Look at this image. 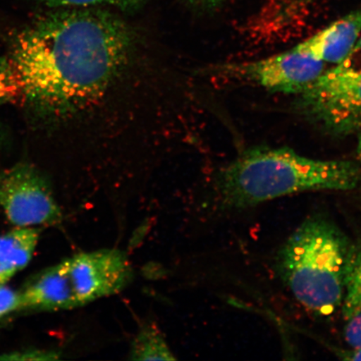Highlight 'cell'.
<instances>
[{"instance_id":"obj_1","label":"cell","mask_w":361,"mask_h":361,"mask_svg":"<svg viewBox=\"0 0 361 361\" xmlns=\"http://www.w3.org/2000/svg\"><path fill=\"white\" fill-rule=\"evenodd\" d=\"M135 35L92 7L47 13L17 35L11 64L20 97L45 116H67L105 96L128 66Z\"/></svg>"},{"instance_id":"obj_2","label":"cell","mask_w":361,"mask_h":361,"mask_svg":"<svg viewBox=\"0 0 361 361\" xmlns=\"http://www.w3.org/2000/svg\"><path fill=\"white\" fill-rule=\"evenodd\" d=\"M360 182L356 162L313 159L288 147L268 146L242 152L218 180L224 204L236 209L298 192L351 190Z\"/></svg>"},{"instance_id":"obj_3","label":"cell","mask_w":361,"mask_h":361,"mask_svg":"<svg viewBox=\"0 0 361 361\" xmlns=\"http://www.w3.org/2000/svg\"><path fill=\"white\" fill-rule=\"evenodd\" d=\"M351 243L331 220L315 215L302 223L279 251L278 273L310 312L329 316L341 308Z\"/></svg>"},{"instance_id":"obj_4","label":"cell","mask_w":361,"mask_h":361,"mask_svg":"<svg viewBox=\"0 0 361 361\" xmlns=\"http://www.w3.org/2000/svg\"><path fill=\"white\" fill-rule=\"evenodd\" d=\"M297 114L336 137L361 133V75L324 71L296 94Z\"/></svg>"},{"instance_id":"obj_5","label":"cell","mask_w":361,"mask_h":361,"mask_svg":"<svg viewBox=\"0 0 361 361\" xmlns=\"http://www.w3.org/2000/svg\"><path fill=\"white\" fill-rule=\"evenodd\" d=\"M326 71V63L295 47L262 60L231 63L215 67L222 74L269 92L299 94Z\"/></svg>"},{"instance_id":"obj_6","label":"cell","mask_w":361,"mask_h":361,"mask_svg":"<svg viewBox=\"0 0 361 361\" xmlns=\"http://www.w3.org/2000/svg\"><path fill=\"white\" fill-rule=\"evenodd\" d=\"M0 206L16 227L60 224L62 213L49 185L33 166L20 164L0 180Z\"/></svg>"},{"instance_id":"obj_7","label":"cell","mask_w":361,"mask_h":361,"mask_svg":"<svg viewBox=\"0 0 361 361\" xmlns=\"http://www.w3.org/2000/svg\"><path fill=\"white\" fill-rule=\"evenodd\" d=\"M19 295L18 311H57L80 307L65 260L37 275Z\"/></svg>"},{"instance_id":"obj_8","label":"cell","mask_w":361,"mask_h":361,"mask_svg":"<svg viewBox=\"0 0 361 361\" xmlns=\"http://www.w3.org/2000/svg\"><path fill=\"white\" fill-rule=\"evenodd\" d=\"M360 35L361 7H359L295 47L324 63L337 65L348 55Z\"/></svg>"},{"instance_id":"obj_9","label":"cell","mask_w":361,"mask_h":361,"mask_svg":"<svg viewBox=\"0 0 361 361\" xmlns=\"http://www.w3.org/2000/svg\"><path fill=\"white\" fill-rule=\"evenodd\" d=\"M341 308L347 344L361 348V238L351 243Z\"/></svg>"},{"instance_id":"obj_10","label":"cell","mask_w":361,"mask_h":361,"mask_svg":"<svg viewBox=\"0 0 361 361\" xmlns=\"http://www.w3.org/2000/svg\"><path fill=\"white\" fill-rule=\"evenodd\" d=\"M39 233L35 227H16L0 236V286L7 284L30 264Z\"/></svg>"},{"instance_id":"obj_11","label":"cell","mask_w":361,"mask_h":361,"mask_svg":"<svg viewBox=\"0 0 361 361\" xmlns=\"http://www.w3.org/2000/svg\"><path fill=\"white\" fill-rule=\"evenodd\" d=\"M134 360H173L175 356L161 331L147 324L140 329L133 341L130 353Z\"/></svg>"},{"instance_id":"obj_12","label":"cell","mask_w":361,"mask_h":361,"mask_svg":"<svg viewBox=\"0 0 361 361\" xmlns=\"http://www.w3.org/2000/svg\"><path fill=\"white\" fill-rule=\"evenodd\" d=\"M52 8H85L99 6H111L124 11L141 7L146 0H39Z\"/></svg>"},{"instance_id":"obj_13","label":"cell","mask_w":361,"mask_h":361,"mask_svg":"<svg viewBox=\"0 0 361 361\" xmlns=\"http://www.w3.org/2000/svg\"><path fill=\"white\" fill-rule=\"evenodd\" d=\"M20 87L10 61L0 57V106L20 96Z\"/></svg>"},{"instance_id":"obj_14","label":"cell","mask_w":361,"mask_h":361,"mask_svg":"<svg viewBox=\"0 0 361 361\" xmlns=\"http://www.w3.org/2000/svg\"><path fill=\"white\" fill-rule=\"evenodd\" d=\"M332 69L341 73L361 75V35L348 55Z\"/></svg>"},{"instance_id":"obj_15","label":"cell","mask_w":361,"mask_h":361,"mask_svg":"<svg viewBox=\"0 0 361 361\" xmlns=\"http://www.w3.org/2000/svg\"><path fill=\"white\" fill-rule=\"evenodd\" d=\"M19 293L13 290L6 284L0 286V320L19 309Z\"/></svg>"},{"instance_id":"obj_16","label":"cell","mask_w":361,"mask_h":361,"mask_svg":"<svg viewBox=\"0 0 361 361\" xmlns=\"http://www.w3.org/2000/svg\"><path fill=\"white\" fill-rule=\"evenodd\" d=\"M193 3L203 10H214L222 4L225 0H192Z\"/></svg>"},{"instance_id":"obj_17","label":"cell","mask_w":361,"mask_h":361,"mask_svg":"<svg viewBox=\"0 0 361 361\" xmlns=\"http://www.w3.org/2000/svg\"><path fill=\"white\" fill-rule=\"evenodd\" d=\"M341 357L345 360H361V348L352 349L349 351H341Z\"/></svg>"},{"instance_id":"obj_18","label":"cell","mask_w":361,"mask_h":361,"mask_svg":"<svg viewBox=\"0 0 361 361\" xmlns=\"http://www.w3.org/2000/svg\"><path fill=\"white\" fill-rule=\"evenodd\" d=\"M356 152H357V157L361 164V133L358 135L357 148H356Z\"/></svg>"},{"instance_id":"obj_19","label":"cell","mask_w":361,"mask_h":361,"mask_svg":"<svg viewBox=\"0 0 361 361\" xmlns=\"http://www.w3.org/2000/svg\"><path fill=\"white\" fill-rule=\"evenodd\" d=\"M2 176H3V174L0 173V180H1Z\"/></svg>"}]
</instances>
